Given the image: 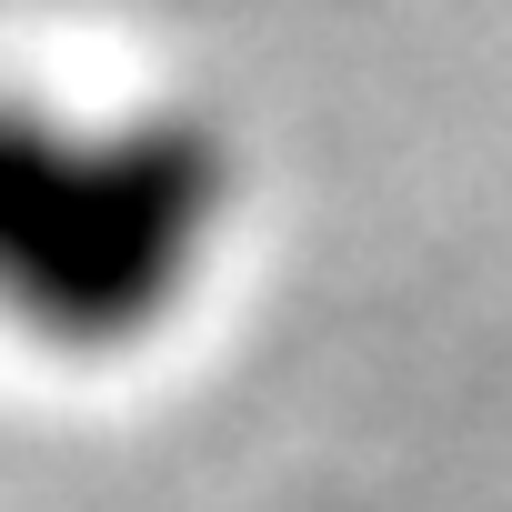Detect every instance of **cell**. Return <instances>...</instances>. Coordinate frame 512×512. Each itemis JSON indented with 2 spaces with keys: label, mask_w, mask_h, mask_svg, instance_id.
Returning <instances> with one entry per match:
<instances>
[{
  "label": "cell",
  "mask_w": 512,
  "mask_h": 512,
  "mask_svg": "<svg viewBox=\"0 0 512 512\" xmlns=\"http://www.w3.org/2000/svg\"><path fill=\"white\" fill-rule=\"evenodd\" d=\"M241 221V161L201 111H81L0 91V322L41 352L161 342Z\"/></svg>",
  "instance_id": "cell-1"
}]
</instances>
